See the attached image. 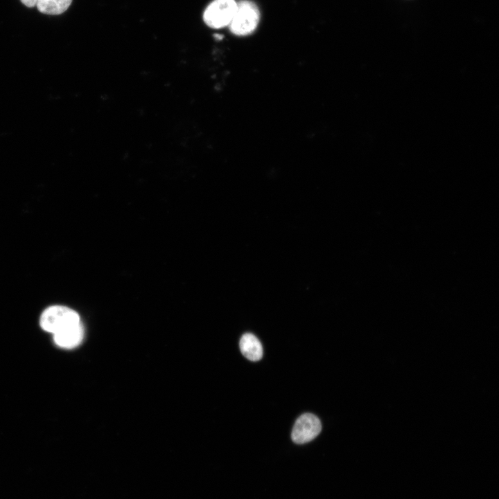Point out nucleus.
<instances>
[{"label": "nucleus", "mask_w": 499, "mask_h": 499, "mask_svg": "<svg viewBox=\"0 0 499 499\" xmlns=\"http://www.w3.org/2000/svg\"><path fill=\"white\" fill-rule=\"evenodd\" d=\"M235 0H213L203 13V20L209 27L220 28L229 26L236 9Z\"/></svg>", "instance_id": "7ed1b4c3"}, {"label": "nucleus", "mask_w": 499, "mask_h": 499, "mask_svg": "<svg viewBox=\"0 0 499 499\" xmlns=\"http://www.w3.org/2000/svg\"><path fill=\"white\" fill-rule=\"evenodd\" d=\"M72 0H37V10L46 15H58L64 12L70 6Z\"/></svg>", "instance_id": "0eeeda50"}, {"label": "nucleus", "mask_w": 499, "mask_h": 499, "mask_svg": "<svg viewBox=\"0 0 499 499\" xmlns=\"http://www.w3.org/2000/svg\"><path fill=\"white\" fill-rule=\"evenodd\" d=\"M242 354L251 361H257L263 356V347L259 339L252 333H247L240 340Z\"/></svg>", "instance_id": "423d86ee"}, {"label": "nucleus", "mask_w": 499, "mask_h": 499, "mask_svg": "<svg viewBox=\"0 0 499 499\" xmlns=\"http://www.w3.org/2000/svg\"><path fill=\"white\" fill-rule=\"evenodd\" d=\"M80 322L77 312L67 306L58 305L45 309L40 319L42 329L52 334Z\"/></svg>", "instance_id": "f03ea898"}, {"label": "nucleus", "mask_w": 499, "mask_h": 499, "mask_svg": "<svg viewBox=\"0 0 499 499\" xmlns=\"http://www.w3.org/2000/svg\"><path fill=\"white\" fill-rule=\"evenodd\" d=\"M21 2L28 8H32L36 6L37 0H20Z\"/></svg>", "instance_id": "6e6552de"}, {"label": "nucleus", "mask_w": 499, "mask_h": 499, "mask_svg": "<svg viewBox=\"0 0 499 499\" xmlns=\"http://www.w3.org/2000/svg\"><path fill=\"white\" fill-rule=\"evenodd\" d=\"M260 12L256 5L248 0H241L236 4V9L229 28L231 32L238 36L252 33L259 24Z\"/></svg>", "instance_id": "f257e3e1"}, {"label": "nucleus", "mask_w": 499, "mask_h": 499, "mask_svg": "<svg viewBox=\"0 0 499 499\" xmlns=\"http://www.w3.org/2000/svg\"><path fill=\"white\" fill-rule=\"evenodd\" d=\"M320 420L315 415L305 413L295 421L291 432L292 440L298 444L312 441L321 432Z\"/></svg>", "instance_id": "20e7f679"}, {"label": "nucleus", "mask_w": 499, "mask_h": 499, "mask_svg": "<svg viewBox=\"0 0 499 499\" xmlns=\"http://www.w3.org/2000/svg\"><path fill=\"white\" fill-rule=\"evenodd\" d=\"M53 335V340L58 346L64 349H72L79 345L83 339V326L80 322Z\"/></svg>", "instance_id": "39448f33"}]
</instances>
